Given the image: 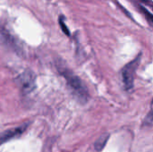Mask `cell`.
<instances>
[{
  "instance_id": "2",
  "label": "cell",
  "mask_w": 153,
  "mask_h": 152,
  "mask_svg": "<svg viewBox=\"0 0 153 152\" xmlns=\"http://www.w3.org/2000/svg\"><path fill=\"white\" fill-rule=\"evenodd\" d=\"M139 61H140V56H137L135 59L128 63L122 71V79L124 85L127 90L133 89L134 87V77H135V73L137 70V67L139 65Z\"/></svg>"
},
{
  "instance_id": "8",
  "label": "cell",
  "mask_w": 153,
  "mask_h": 152,
  "mask_svg": "<svg viewBox=\"0 0 153 152\" xmlns=\"http://www.w3.org/2000/svg\"><path fill=\"white\" fill-rule=\"evenodd\" d=\"M142 10L143 11V13H145V15L147 16V18L150 20V22H152L153 23V15L152 14V13H151L149 11H147V10H146L144 7H143V6H142Z\"/></svg>"
},
{
  "instance_id": "7",
  "label": "cell",
  "mask_w": 153,
  "mask_h": 152,
  "mask_svg": "<svg viewBox=\"0 0 153 152\" xmlns=\"http://www.w3.org/2000/svg\"><path fill=\"white\" fill-rule=\"evenodd\" d=\"M108 139V135H103V136H101V137L96 142V143H95L96 149L99 150V151L101 150V149L105 146V144L107 143Z\"/></svg>"
},
{
  "instance_id": "1",
  "label": "cell",
  "mask_w": 153,
  "mask_h": 152,
  "mask_svg": "<svg viewBox=\"0 0 153 152\" xmlns=\"http://www.w3.org/2000/svg\"><path fill=\"white\" fill-rule=\"evenodd\" d=\"M59 72L65 79L66 83L75 99L81 103H86L89 99V92L82 81L68 69H60Z\"/></svg>"
},
{
  "instance_id": "4",
  "label": "cell",
  "mask_w": 153,
  "mask_h": 152,
  "mask_svg": "<svg viewBox=\"0 0 153 152\" xmlns=\"http://www.w3.org/2000/svg\"><path fill=\"white\" fill-rule=\"evenodd\" d=\"M25 129H26V125H22L17 128H13V129H10V130L3 132L2 133H0V145L8 142L11 139H13L21 135L25 131Z\"/></svg>"
},
{
  "instance_id": "3",
  "label": "cell",
  "mask_w": 153,
  "mask_h": 152,
  "mask_svg": "<svg viewBox=\"0 0 153 152\" xmlns=\"http://www.w3.org/2000/svg\"><path fill=\"white\" fill-rule=\"evenodd\" d=\"M18 82L22 91L30 93L35 89V75L31 71H24L19 75Z\"/></svg>"
},
{
  "instance_id": "5",
  "label": "cell",
  "mask_w": 153,
  "mask_h": 152,
  "mask_svg": "<svg viewBox=\"0 0 153 152\" xmlns=\"http://www.w3.org/2000/svg\"><path fill=\"white\" fill-rule=\"evenodd\" d=\"M0 42H2L5 45H8L13 48L16 47V45L14 43V40L12 38V36L1 27H0Z\"/></svg>"
},
{
  "instance_id": "6",
  "label": "cell",
  "mask_w": 153,
  "mask_h": 152,
  "mask_svg": "<svg viewBox=\"0 0 153 152\" xmlns=\"http://www.w3.org/2000/svg\"><path fill=\"white\" fill-rule=\"evenodd\" d=\"M144 124L148 126H152L153 125V99L152 102V106H151V109L148 113V115L145 117L144 120Z\"/></svg>"
},
{
  "instance_id": "9",
  "label": "cell",
  "mask_w": 153,
  "mask_h": 152,
  "mask_svg": "<svg viewBox=\"0 0 153 152\" xmlns=\"http://www.w3.org/2000/svg\"><path fill=\"white\" fill-rule=\"evenodd\" d=\"M60 25H61V27H62V29H63V31H64L66 35H70L69 30H68V28L65 26V22H63V20H60Z\"/></svg>"
}]
</instances>
